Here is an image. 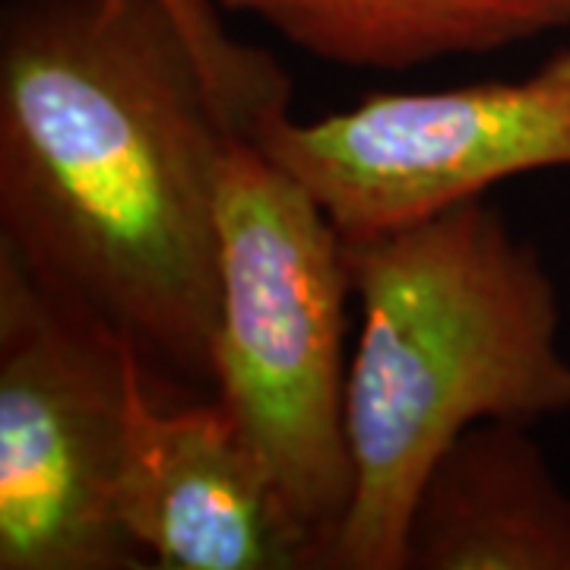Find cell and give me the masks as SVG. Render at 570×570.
<instances>
[{
    "instance_id": "1",
    "label": "cell",
    "mask_w": 570,
    "mask_h": 570,
    "mask_svg": "<svg viewBox=\"0 0 570 570\" xmlns=\"http://www.w3.org/2000/svg\"><path fill=\"white\" fill-rule=\"evenodd\" d=\"M235 140L159 0L3 3L0 245L121 336L159 400L216 393V209Z\"/></svg>"
},
{
    "instance_id": "2",
    "label": "cell",
    "mask_w": 570,
    "mask_h": 570,
    "mask_svg": "<svg viewBox=\"0 0 570 570\" xmlns=\"http://www.w3.org/2000/svg\"><path fill=\"white\" fill-rule=\"evenodd\" d=\"M343 250L362 305L346 384L355 494L326 568L406 570L415 498L466 428L570 412L558 288L485 197Z\"/></svg>"
},
{
    "instance_id": "3",
    "label": "cell",
    "mask_w": 570,
    "mask_h": 570,
    "mask_svg": "<svg viewBox=\"0 0 570 570\" xmlns=\"http://www.w3.org/2000/svg\"><path fill=\"white\" fill-rule=\"evenodd\" d=\"M216 393L264 456L317 549L346 520L355 466L346 431L343 235L254 140H235L219 181Z\"/></svg>"
},
{
    "instance_id": "4",
    "label": "cell",
    "mask_w": 570,
    "mask_h": 570,
    "mask_svg": "<svg viewBox=\"0 0 570 570\" xmlns=\"http://www.w3.org/2000/svg\"><path fill=\"white\" fill-rule=\"evenodd\" d=\"M137 367L0 245V570L149 568L115 513Z\"/></svg>"
},
{
    "instance_id": "5",
    "label": "cell",
    "mask_w": 570,
    "mask_h": 570,
    "mask_svg": "<svg viewBox=\"0 0 570 570\" xmlns=\"http://www.w3.org/2000/svg\"><path fill=\"white\" fill-rule=\"evenodd\" d=\"M254 142L343 238L422 223L494 184L570 168V48L523 80L374 92L321 121H266Z\"/></svg>"
},
{
    "instance_id": "6",
    "label": "cell",
    "mask_w": 570,
    "mask_h": 570,
    "mask_svg": "<svg viewBox=\"0 0 570 570\" xmlns=\"http://www.w3.org/2000/svg\"><path fill=\"white\" fill-rule=\"evenodd\" d=\"M115 513L149 568H317L314 539L223 400H159L142 365L130 384Z\"/></svg>"
},
{
    "instance_id": "7",
    "label": "cell",
    "mask_w": 570,
    "mask_h": 570,
    "mask_svg": "<svg viewBox=\"0 0 570 570\" xmlns=\"http://www.w3.org/2000/svg\"><path fill=\"white\" fill-rule=\"evenodd\" d=\"M406 570H570V494L527 425L479 422L434 460Z\"/></svg>"
},
{
    "instance_id": "8",
    "label": "cell",
    "mask_w": 570,
    "mask_h": 570,
    "mask_svg": "<svg viewBox=\"0 0 570 570\" xmlns=\"http://www.w3.org/2000/svg\"><path fill=\"white\" fill-rule=\"evenodd\" d=\"M250 13L311 58L409 70L504 51L570 26V0H219Z\"/></svg>"
},
{
    "instance_id": "9",
    "label": "cell",
    "mask_w": 570,
    "mask_h": 570,
    "mask_svg": "<svg viewBox=\"0 0 570 570\" xmlns=\"http://www.w3.org/2000/svg\"><path fill=\"white\" fill-rule=\"evenodd\" d=\"M165 10L181 22L190 45L213 77L225 111L245 140L276 115L288 111L292 80L264 48L242 45L225 32L219 10L213 0H159Z\"/></svg>"
}]
</instances>
